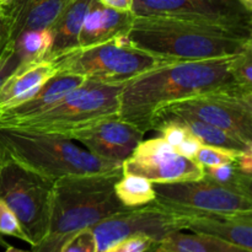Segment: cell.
<instances>
[{"instance_id":"13","label":"cell","mask_w":252,"mask_h":252,"mask_svg":"<svg viewBox=\"0 0 252 252\" xmlns=\"http://www.w3.org/2000/svg\"><path fill=\"white\" fill-rule=\"evenodd\" d=\"M68 139L81 143L98 159L122 165L144 139V133L118 116H113L74 130Z\"/></svg>"},{"instance_id":"27","label":"cell","mask_w":252,"mask_h":252,"mask_svg":"<svg viewBox=\"0 0 252 252\" xmlns=\"http://www.w3.org/2000/svg\"><path fill=\"white\" fill-rule=\"evenodd\" d=\"M2 236H14V238L20 239L22 241H26L30 244L29 238L22 230L19 220L12 213L11 209L0 199V245L6 248L7 244L2 240Z\"/></svg>"},{"instance_id":"8","label":"cell","mask_w":252,"mask_h":252,"mask_svg":"<svg viewBox=\"0 0 252 252\" xmlns=\"http://www.w3.org/2000/svg\"><path fill=\"white\" fill-rule=\"evenodd\" d=\"M169 117L196 118L252 144V89L236 86L177 101L158 115L155 125Z\"/></svg>"},{"instance_id":"7","label":"cell","mask_w":252,"mask_h":252,"mask_svg":"<svg viewBox=\"0 0 252 252\" xmlns=\"http://www.w3.org/2000/svg\"><path fill=\"white\" fill-rule=\"evenodd\" d=\"M53 185L0 150V199L15 214L31 246L47 233Z\"/></svg>"},{"instance_id":"31","label":"cell","mask_w":252,"mask_h":252,"mask_svg":"<svg viewBox=\"0 0 252 252\" xmlns=\"http://www.w3.org/2000/svg\"><path fill=\"white\" fill-rule=\"evenodd\" d=\"M201 145H202L201 142L189 133V134L186 137V139H185L184 142H182L181 144L175 149V152H177L180 155H182V157L193 160V157L196 155L197 150L199 149Z\"/></svg>"},{"instance_id":"28","label":"cell","mask_w":252,"mask_h":252,"mask_svg":"<svg viewBox=\"0 0 252 252\" xmlns=\"http://www.w3.org/2000/svg\"><path fill=\"white\" fill-rule=\"evenodd\" d=\"M158 243L148 236L137 235L118 241L103 252H153L157 249Z\"/></svg>"},{"instance_id":"36","label":"cell","mask_w":252,"mask_h":252,"mask_svg":"<svg viewBox=\"0 0 252 252\" xmlns=\"http://www.w3.org/2000/svg\"><path fill=\"white\" fill-rule=\"evenodd\" d=\"M5 252H30V251L20 250V249H16V248H14V246H10V245H7V246H6V251H5Z\"/></svg>"},{"instance_id":"24","label":"cell","mask_w":252,"mask_h":252,"mask_svg":"<svg viewBox=\"0 0 252 252\" xmlns=\"http://www.w3.org/2000/svg\"><path fill=\"white\" fill-rule=\"evenodd\" d=\"M51 44L48 30L24 32L14 43V54L19 65L44 61Z\"/></svg>"},{"instance_id":"12","label":"cell","mask_w":252,"mask_h":252,"mask_svg":"<svg viewBox=\"0 0 252 252\" xmlns=\"http://www.w3.org/2000/svg\"><path fill=\"white\" fill-rule=\"evenodd\" d=\"M122 171L143 177L153 184L203 177V167L175 152L161 137L143 139L123 161Z\"/></svg>"},{"instance_id":"10","label":"cell","mask_w":252,"mask_h":252,"mask_svg":"<svg viewBox=\"0 0 252 252\" xmlns=\"http://www.w3.org/2000/svg\"><path fill=\"white\" fill-rule=\"evenodd\" d=\"M97 252L132 236L143 235L159 243L169 234L185 230L184 218L152 202L102 219L91 228Z\"/></svg>"},{"instance_id":"17","label":"cell","mask_w":252,"mask_h":252,"mask_svg":"<svg viewBox=\"0 0 252 252\" xmlns=\"http://www.w3.org/2000/svg\"><path fill=\"white\" fill-rule=\"evenodd\" d=\"M85 79L73 74L57 73L46 81L37 91H34L29 98L22 102L0 111V125L11 121L24 120L32 117L58 102L61 98L68 95L70 91L75 90L85 83Z\"/></svg>"},{"instance_id":"22","label":"cell","mask_w":252,"mask_h":252,"mask_svg":"<svg viewBox=\"0 0 252 252\" xmlns=\"http://www.w3.org/2000/svg\"><path fill=\"white\" fill-rule=\"evenodd\" d=\"M115 194L127 208H138L155 201L153 182L130 174H122L115 184Z\"/></svg>"},{"instance_id":"33","label":"cell","mask_w":252,"mask_h":252,"mask_svg":"<svg viewBox=\"0 0 252 252\" xmlns=\"http://www.w3.org/2000/svg\"><path fill=\"white\" fill-rule=\"evenodd\" d=\"M235 164L240 170H243L246 174L252 175V148L244 150L239 154Z\"/></svg>"},{"instance_id":"18","label":"cell","mask_w":252,"mask_h":252,"mask_svg":"<svg viewBox=\"0 0 252 252\" xmlns=\"http://www.w3.org/2000/svg\"><path fill=\"white\" fill-rule=\"evenodd\" d=\"M56 74V66L49 61L17 65L0 85V111L29 98Z\"/></svg>"},{"instance_id":"15","label":"cell","mask_w":252,"mask_h":252,"mask_svg":"<svg viewBox=\"0 0 252 252\" xmlns=\"http://www.w3.org/2000/svg\"><path fill=\"white\" fill-rule=\"evenodd\" d=\"M75 0H7L0 10L11 21V41L24 32L48 30L57 17Z\"/></svg>"},{"instance_id":"25","label":"cell","mask_w":252,"mask_h":252,"mask_svg":"<svg viewBox=\"0 0 252 252\" xmlns=\"http://www.w3.org/2000/svg\"><path fill=\"white\" fill-rule=\"evenodd\" d=\"M240 153L241 152H234V150L221 149V148L202 144L193 157V161L201 167L219 166V165L235 162Z\"/></svg>"},{"instance_id":"39","label":"cell","mask_w":252,"mask_h":252,"mask_svg":"<svg viewBox=\"0 0 252 252\" xmlns=\"http://www.w3.org/2000/svg\"><path fill=\"white\" fill-rule=\"evenodd\" d=\"M153 252H159V251H158V246H157V249H155V250L153 251Z\"/></svg>"},{"instance_id":"5","label":"cell","mask_w":252,"mask_h":252,"mask_svg":"<svg viewBox=\"0 0 252 252\" xmlns=\"http://www.w3.org/2000/svg\"><path fill=\"white\" fill-rule=\"evenodd\" d=\"M123 85L86 80L48 110L24 120L1 123L0 127L68 139L74 130L102 118L118 116V98Z\"/></svg>"},{"instance_id":"35","label":"cell","mask_w":252,"mask_h":252,"mask_svg":"<svg viewBox=\"0 0 252 252\" xmlns=\"http://www.w3.org/2000/svg\"><path fill=\"white\" fill-rule=\"evenodd\" d=\"M246 9H249L250 11H252V0H239Z\"/></svg>"},{"instance_id":"16","label":"cell","mask_w":252,"mask_h":252,"mask_svg":"<svg viewBox=\"0 0 252 252\" xmlns=\"http://www.w3.org/2000/svg\"><path fill=\"white\" fill-rule=\"evenodd\" d=\"M181 217L184 218L185 230L219 239L243 250L252 252V214H194Z\"/></svg>"},{"instance_id":"23","label":"cell","mask_w":252,"mask_h":252,"mask_svg":"<svg viewBox=\"0 0 252 252\" xmlns=\"http://www.w3.org/2000/svg\"><path fill=\"white\" fill-rule=\"evenodd\" d=\"M203 177L219 186L252 197V175L239 169L235 162L203 167Z\"/></svg>"},{"instance_id":"6","label":"cell","mask_w":252,"mask_h":252,"mask_svg":"<svg viewBox=\"0 0 252 252\" xmlns=\"http://www.w3.org/2000/svg\"><path fill=\"white\" fill-rule=\"evenodd\" d=\"M172 62L157 58L128 42L127 37L98 46L78 48L54 59L57 73L73 74L88 81L126 84L152 69Z\"/></svg>"},{"instance_id":"32","label":"cell","mask_w":252,"mask_h":252,"mask_svg":"<svg viewBox=\"0 0 252 252\" xmlns=\"http://www.w3.org/2000/svg\"><path fill=\"white\" fill-rule=\"evenodd\" d=\"M17 65H19V63H17V59L16 57H15L14 51H12L11 53L6 54L2 59H0V85H1L2 81L5 80V78H6L10 73H12V70H14Z\"/></svg>"},{"instance_id":"34","label":"cell","mask_w":252,"mask_h":252,"mask_svg":"<svg viewBox=\"0 0 252 252\" xmlns=\"http://www.w3.org/2000/svg\"><path fill=\"white\" fill-rule=\"evenodd\" d=\"M97 1L118 11H132L133 0H97Z\"/></svg>"},{"instance_id":"19","label":"cell","mask_w":252,"mask_h":252,"mask_svg":"<svg viewBox=\"0 0 252 252\" xmlns=\"http://www.w3.org/2000/svg\"><path fill=\"white\" fill-rule=\"evenodd\" d=\"M93 0H75L71 2L48 29L51 44L44 61L53 62L63 54L79 48V36Z\"/></svg>"},{"instance_id":"9","label":"cell","mask_w":252,"mask_h":252,"mask_svg":"<svg viewBox=\"0 0 252 252\" xmlns=\"http://www.w3.org/2000/svg\"><path fill=\"white\" fill-rule=\"evenodd\" d=\"M155 203L176 216L252 214V197L221 187L209 180H187L153 184Z\"/></svg>"},{"instance_id":"1","label":"cell","mask_w":252,"mask_h":252,"mask_svg":"<svg viewBox=\"0 0 252 252\" xmlns=\"http://www.w3.org/2000/svg\"><path fill=\"white\" fill-rule=\"evenodd\" d=\"M234 57L172 62L140 74L123 85L118 117L145 134L153 130L158 115L166 106L240 86L230 70Z\"/></svg>"},{"instance_id":"14","label":"cell","mask_w":252,"mask_h":252,"mask_svg":"<svg viewBox=\"0 0 252 252\" xmlns=\"http://www.w3.org/2000/svg\"><path fill=\"white\" fill-rule=\"evenodd\" d=\"M135 15L132 11H118L93 0L79 36V48L98 46L125 38L132 29Z\"/></svg>"},{"instance_id":"4","label":"cell","mask_w":252,"mask_h":252,"mask_svg":"<svg viewBox=\"0 0 252 252\" xmlns=\"http://www.w3.org/2000/svg\"><path fill=\"white\" fill-rule=\"evenodd\" d=\"M0 150L19 165L53 182L62 177L108 172L122 167L98 159L73 140L11 128L0 127Z\"/></svg>"},{"instance_id":"29","label":"cell","mask_w":252,"mask_h":252,"mask_svg":"<svg viewBox=\"0 0 252 252\" xmlns=\"http://www.w3.org/2000/svg\"><path fill=\"white\" fill-rule=\"evenodd\" d=\"M61 252H97V244L91 228L84 229L71 236L64 244Z\"/></svg>"},{"instance_id":"37","label":"cell","mask_w":252,"mask_h":252,"mask_svg":"<svg viewBox=\"0 0 252 252\" xmlns=\"http://www.w3.org/2000/svg\"><path fill=\"white\" fill-rule=\"evenodd\" d=\"M6 1L7 0H0V6H1V5H4Z\"/></svg>"},{"instance_id":"3","label":"cell","mask_w":252,"mask_h":252,"mask_svg":"<svg viewBox=\"0 0 252 252\" xmlns=\"http://www.w3.org/2000/svg\"><path fill=\"white\" fill-rule=\"evenodd\" d=\"M122 174L120 167L57 180L52 191L47 233L41 243L32 246L31 252H61L64 244L79 231L129 209L118 201L113 189Z\"/></svg>"},{"instance_id":"11","label":"cell","mask_w":252,"mask_h":252,"mask_svg":"<svg viewBox=\"0 0 252 252\" xmlns=\"http://www.w3.org/2000/svg\"><path fill=\"white\" fill-rule=\"evenodd\" d=\"M132 12L252 30V11L239 0H133Z\"/></svg>"},{"instance_id":"2","label":"cell","mask_w":252,"mask_h":252,"mask_svg":"<svg viewBox=\"0 0 252 252\" xmlns=\"http://www.w3.org/2000/svg\"><path fill=\"white\" fill-rule=\"evenodd\" d=\"M127 39L164 61L194 62L241 53L252 44V30L175 17L135 16Z\"/></svg>"},{"instance_id":"38","label":"cell","mask_w":252,"mask_h":252,"mask_svg":"<svg viewBox=\"0 0 252 252\" xmlns=\"http://www.w3.org/2000/svg\"><path fill=\"white\" fill-rule=\"evenodd\" d=\"M234 252H249V251H244V250H239V251H234Z\"/></svg>"},{"instance_id":"21","label":"cell","mask_w":252,"mask_h":252,"mask_svg":"<svg viewBox=\"0 0 252 252\" xmlns=\"http://www.w3.org/2000/svg\"><path fill=\"white\" fill-rule=\"evenodd\" d=\"M179 121L194 138L201 142V144L209 145V147L221 148V149L234 150V152H244V150L252 148V144L243 142L239 138L234 137L230 133L216 127V126L208 125L206 122L189 117H169ZM164 120V118H162ZM160 121V120H159Z\"/></svg>"},{"instance_id":"30","label":"cell","mask_w":252,"mask_h":252,"mask_svg":"<svg viewBox=\"0 0 252 252\" xmlns=\"http://www.w3.org/2000/svg\"><path fill=\"white\" fill-rule=\"evenodd\" d=\"M14 51L11 41V21L5 12L0 10V59Z\"/></svg>"},{"instance_id":"26","label":"cell","mask_w":252,"mask_h":252,"mask_svg":"<svg viewBox=\"0 0 252 252\" xmlns=\"http://www.w3.org/2000/svg\"><path fill=\"white\" fill-rule=\"evenodd\" d=\"M230 70L239 85L252 89V44L234 57Z\"/></svg>"},{"instance_id":"20","label":"cell","mask_w":252,"mask_h":252,"mask_svg":"<svg viewBox=\"0 0 252 252\" xmlns=\"http://www.w3.org/2000/svg\"><path fill=\"white\" fill-rule=\"evenodd\" d=\"M239 250L243 249L219 239L194 233L184 234L182 231L169 234L158 243L159 252H234Z\"/></svg>"}]
</instances>
